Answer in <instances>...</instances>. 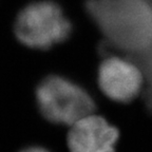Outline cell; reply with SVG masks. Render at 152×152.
Here are the masks:
<instances>
[{"instance_id":"1","label":"cell","mask_w":152,"mask_h":152,"mask_svg":"<svg viewBox=\"0 0 152 152\" xmlns=\"http://www.w3.org/2000/svg\"><path fill=\"white\" fill-rule=\"evenodd\" d=\"M85 7L104 51L133 55L152 47V0H86Z\"/></svg>"},{"instance_id":"2","label":"cell","mask_w":152,"mask_h":152,"mask_svg":"<svg viewBox=\"0 0 152 152\" xmlns=\"http://www.w3.org/2000/svg\"><path fill=\"white\" fill-rule=\"evenodd\" d=\"M14 32L26 47L48 50L68 39L72 24L56 2L42 0L30 3L19 12Z\"/></svg>"},{"instance_id":"3","label":"cell","mask_w":152,"mask_h":152,"mask_svg":"<svg viewBox=\"0 0 152 152\" xmlns=\"http://www.w3.org/2000/svg\"><path fill=\"white\" fill-rule=\"evenodd\" d=\"M42 116L51 123L72 126L93 114L95 104L85 89L61 76H48L36 89Z\"/></svg>"},{"instance_id":"4","label":"cell","mask_w":152,"mask_h":152,"mask_svg":"<svg viewBox=\"0 0 152 152\" xmlns=\"http://www.w3.org/2000/svg\"><path fill=\"white\" fill-rule=\"evenodd\" d=\"M97 80L106 96L124 104L137 97L145 83L140 66L126 56L107 57L98 68Z\"/></svg>"},{"instance_id":"5","label":"cell","mask_w":152,"mask_h":152,"mask_svg":"<svg viewBox=\"0 0 152 152\" xmlns=\"http://www.w3.org/2000/svg\"><path fill=\"white\" fill-rule=\"evenodd\" d=\"M118 130L104 117L91 114L76 121L68 133L71 152H115Z\"/></svg>"},{"instance_id":"6","label":"cell","mask_w":152,"mask_h":152,"mask_svg":"<svg viewBox=\"0 0 152 152\" xmlns=\"http://www.w3.org/2000/svg\"><path fill=\"white\" fill-rule=\"evenodd\" d=\"M135 62L144 75V89H142V97L145 100L146 108L148 111L152 112V47H150L145 52L140 54L124 55Z\"/></svg>"},{"instance_id":"7","label":"cell","mask_w":152,"mask_h":152,"mask_svg":"<svg viewBox=\"0 0 152 152\" xmlns=\"http://www.w3.org/2000/svg\"><path fill=\"white\" fill-rule=\"evenodd\" d=\"M21 152H49V151L41 147H30V148H26V149L22 150Z\"/></svg>"}]
</instances>
